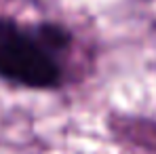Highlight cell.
<instances>
[{"label":"cell","instance_id":"1","mask_svg":"<svg viewBox=\"0 0 156 154\" xmlns=\"http://www.w3.org/2000/svg\"><path fill=\"white\" fill-rule=\"evenodd\" d=\"M68 47L70 34L55 23L23 26L0 17V78L30 89L59 87Z\"/></svg>","mask_w":156,"mask_h":154}]
</instances>
